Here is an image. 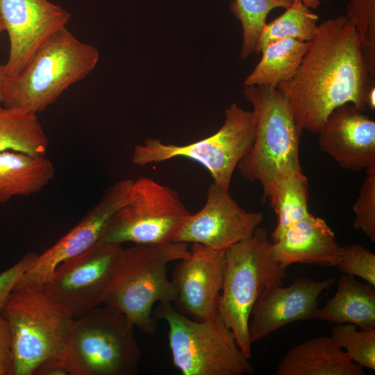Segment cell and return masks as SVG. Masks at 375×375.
Here are the masks:
<instances>
[{
	"label": "cell",
	"mask_w": 375,
	"mask_h": 375,
	"mask_svg": "<svg viewBox=\"0 0 375 375\" xmlns=\"http://www.w3.org/2000/svg\"><path fill=\"white\" fill-rule=\"evenodd\" d=\"M172 303H158L153 316L169 326L168 340L174 367L183 375H243L253 373L233 332L217 313L202 321L176 311Z\"/></svg>",
	"instance_id": "52a82bcc"
},
{
	"label": "cell",
	"mask_w": 375,
	"mask_h": 375,
	"mask_svg": "<svg viewBox=\"0 0 375 375\" xmlns=\"http://www.w3.org/2000/svg\"><path fill=\"white\" fill-rule=\"evenodd\" d=\"M99 59L94 47L63 27L38 47L18 74L6 77L2 104L24 112H42L71 85L89 74Z\"/></svg>",
	"instance_id": "7a4b0ae2"
},
{
	"label": "cell",
	"mask_w": 375,
	"mask_h": 375,
	"mask_svg": "<svg viewBox=\"0 0 375 375\" xmlns=\"http://www.w3.org/2000/svg\"><path fill=\"white\" fill-rule=\"evenodd\" d=\"M319 17L301 0H293L285 12L266 24L256 46V53L267 44L285 38L309 42L315 34Z\"/></svg>",
	"instance_id": "d4e9b609"
},
{
	"label": "cell",
	"mask_w": 375,
	"mask_h": 375,
	"mask_svg": "<svg viewBox=\"0 0 375 375\" xmlns=\"http://www.w3.org/2000/svg\"><path fill=\"white\" fill-rule=\"evenodd\" d=\"M366 172L367 176L360 186L353 205L355 215L353 226L375 242V168Z\"/></svg>",
	"instance_id": "f1b7e54d"
},
{
	"label": "cell",
	"mask_w": 375,
	"mask_h": 375,
	"mask_svg": "<svg viewBox=\"0 0 375 375\" xmlns=\"http://www.w3.org/2000/svg\"><path fill=\"white\" fill-rule=\"evenodd\" d=\"M310 45L293 38H285L265 46L262 57L244 81V85H278L289 81L296 74Z\"/></svg>",
	"instance_id": "7402d4cb"
},
{
	"label": "cell",
	"mask_w": 375,
	"mask_h": 375,
	"mask_svg": "<svg viewBox=\"0 0 375 375\" xmlns=\"http://www.w3.org/2000/svg\"><path fill=\"white\" fill-rule=\"evenodd\" d=\"M243 94L253 106L256 132L251 150L237 167L244 178L260 183L264 197L269 201L283 178L302 171L299 162L302 130L277 88L244 85Z\"/></svg>",
	"instance_id": "3957f363"
},
{
	"label": "cell",
	"mask_w": 375,
	"mask_h": 375,
	"mask_svg": "<svg viewBox=\"0 0 375 375\" xmlns=\"http://www.w3.org/2000/svg\"><path fill=\"white\" fill-rule=\"evenodd\" d=\"M318 133L320 149L343 169L375 168V122L353 104L334 109Z\"/></svg>",
	"instance_id": "e0dca14e"
},
{
	"label": "cell",
	"mask_w": 375,
	"mask_h": 375,
	"mask_svg": "<svg viewBox=\"0 0 375 375\" xmlns=\"http://www.w3.org/2000/svg\"><path fill=\"white\" fill-rule=\"evenodd\" d=\"M189 254L186 243L134 244L122 249L119 266L103 304L122 313L144 333L157 330L156 303L175 302L177 292L168 265Z\"/></svg>",
	"instance_id": "277c9868"
},
{
	"label": "cell",
	"mask_w": 375,
	"mask_h": 375,
	"mask_svg": "<svg viewBox=\"0 0 375 375\" xmlns=\"http://www.w3.org/2000/svg\"><path fill=\"white\" fill-rule=\"evenodd\" d=\"M285 268L275 258L267 231L257 228L249 238L228 248L217 314L233 332L238 347L251 358L249 322L252 308L268 288L282 285Z\"/></svg>",
	"instance_id": "5b68a950"
},
{
	"label": "cell",
	"mask_w": 375,
	"mask_h": 375,
	"mask_svg": "<svg viewBox=\"0 0 375 375\" xmlns=\"http://www.w3.org/2000/svg\"><path fill=\"white\" fill-rule=\"evenodd\" d=\"M53 163L45 156L15 151L0 153V203L14 196L40 192L53 178Z\"/></svg>",
	"instance_id": "44dd1931"
},
{
	"label": "cell",
	"mask_w": 375,
	"mask_h": 375,
	"mask_svg": "<svg viewBox=\"0 0 375 375\" xmlns=\"http://www.w3.org/2000/svg\"><path fill=\"white\" fill-rule=\"evenodd\" d=\"M33 375H70L60 357L48 358L42 362Z\"/></svg>",
	"instance_id": "d6a6232c"
},
{
	"label": "cell",
	"mask_w": 375,
	"mask_h": 375,
	"mask_svg": "<svg viewBox=\"0 0 375 375\" xmlns=\"http://www.w3.org/2000/svg\"><path fill=\"white\" fill-rule=\"evenodd\" d=\"M340 249L330 226L312 214L290 226L273 243L275 258L285 269L294 263L335 267Z\"/></svg>",
	"instance_id": "ac0fdd59"
},
{
	"label": "cell",
	"mask_w": 375,
	"mask_h": 375,
	"mask_svg": "<svg viewBox=\"0 0 375 375\" xmlns=\"http://www.w3.org/2000/svg\"><path fill=\"white\" fill-rule=\"evenodd\" d=\"M255 132L253 111L233 103L226 109L224 123L214 134L181 145L149 138L134 148L132 162L143 167L174 158H185L201 165L214 183L228 189L238 163L252 147Z\"/></svg>",
	"instance_id": "9c48e42d"
},
{
	"label": "cell",
	"mask_w": 375,
	"mask_h": 375,
	"mask_svg": "<svg viewBox=\"0 0 375 375\" xmlns=\"http://www.w3.org/2000/svg\"><path fill=\"white\" fill-rule=\"evenodd\" d=\"M38 255L35 252H28L14 265L0 273V316L19 280Z\"/></svg>",
	"instance_id": "4dcf8cb0"
},
{
	"label": "cell",
	"mask_w": 375,
	"mask_h": 375,
	"mask_svg": "<svg viewBox=\"0 0 375 375\" xmlns=\"http://www.w3.org/2000/svg\"><path fill=\"white\" fill-rule=\"evenodd\" d=\"M314 319L375 329V286L351 275H341L335 295L318 308Z\"/></svg>",
	"instance_id": "ffe728a7"
},
{
	"label": "cell",
	"mask_w": 375,
	"mask_h": 375,
	"mask_svg": "<svg viewBox=\"0 0 375 375\" xmlns=\"http://www.w3.org/2000/svg\"><path fill=\"white\" fill-rule=\"evenodd\" d=\"M0 15L10 40L7 77L18 74L38 47L65 27L71 17L47 0H0Z\"/></svg>",
	"instance_id": "5bb4252c"
},
{
	"label": "cell",
	"mask_w": 375,
	"mask_h": 375,
	"mask_svg": "<svg viewBox=\"0 0 375 375\" xmlns=\"http://www.w3.org/2000/svg\"><path fill=\"white\" fill-rule=\"evenodd\" d=\"M370 78L356 30L342 15L318 26L296 74L277 89L298 126L318 133L340 106L351 103L365 110Z\"/></svg>",
	"instance_id": "6da1fadb"
},
{
	"label": "cell",
	"mask_w": 375,
	"mask_h": 375,
	"mask_svg": "<svg viewBox=\"0 0 375 375\" xmlns=\"http://www.w3.org/2000/svg\"><path fill=\"white\" fill-rule=\"evenodd\" d=\"M347 18L355 27L360 41L366 67L371 78L375 74V0H351Z\"/></svg>",
	"instance_id": "83f0119b"
},
{
	"label": "cell",
	"mask_w": 375,
	"mask_h": 375,
	"mask_svg": "<svg viewBox=\"0 0 375 375\" xmlns=\"http://www.w3.org/2000/svg\"><path fill=\"white\" fill-rule=\"evenodd\" d=\"M293 0H234L231 10L242 28L240 58L256 53L260 34L265 26L269 13L278 8H287Z\"/></svg>",
	"instance_id": "484cf974"
},
{
	"label": "cell",
	"mask_w": 375,
	"mask_h": 375,
	"mask_svg": "<svg viewBox=\"0 0 375 375\" xmlns=\"http://www.w3.org/2000/svg\"><path fill=\"white\" fill-rule=\"evenodd\" d=\"M133 181L123 179L108 188L98 203L68 233L38 254L16 286L44 288L62 262L85 251L101 238L112 216L131 199Z\"/></svg>",
	"instance_id": "7c38bea8"
},
{
	"label": "cell",
	"mask_w": 375,
	"mask_h": 375,
	"mask_svg": "<svg viewBox=\"0 0 375 375\" xmlns=\"http://www.w3.org/2000/svg\"><path fill=\"white\" fill-rule=\"evenodd\" d=\"M331 337L344 349L348 357L362 367L375 370V329H362L352 324H337Z\"/></svg>",
	"instance_id": "4316f807"
},
{
	"label": "cell",
	"mask_w": 375,
	"mask_h": 375,
	"mask_svg": "<svg viewBox=\"0 0 375 375\" xmlns=\"http://www.w3.org/2000/svg\"><path fill=\"white\" fill-rule=\"evenodd\" d=\"M12 334L6 319L0 316V375H13Z\"/></svg>",
	"instance_id": "1f68e13d"
},
{
	"label": "cell",
	"mask_w": 375,
	"mask_h": 375,
	"mask_svg": "<svg viewBox=\"0 0 375 375\" xmlns=\"http://www.w3.org/2000/svg\"><path fill=\"white\" fill-rule=\"evenodd\" d=\"M6 73L5 69V65H0V106L2 104L3 101V88L4 81L6 78Z\"/></svg>",
	"instance_id": "e575fe53"
},
{
	"label": "cell",
	"mask_w": 375,
	"mask_h": 375,
	"mask_svg": "<svg viewBox=\"0 0 375 375\" xmlns=\"http://www.w3.org/2000/svg\"><path fill=\"white\" fill-rule=\"evenodd\" d=\"M1 316L11 330L13 375H33L44 360L61 358L72 319L44 288L15 287Z\"/></svg>",
	"instance_id": "ba28073f"
},
{
	"label": "cell",
	"mask_w": 375,
	"mask_h": 375,
	"mask_svg": "<svg viewBox=\"0 0 375 375\" xmlns=\"http://www.w3.org/2000/svg\"><path fill=\"white\" fill-rule=\"evenodd\" d=\"M335 267L344 274L361 278L375 286V254L360 244L341 247Z\"/></svg>",
	"instance_id": "f546056e"
},
{
	"label": "cell",
	"mask_w": 375,
	"mask_h": 375,
	"mask_svg": "<svg viewBox=\"0 0 375 375\" xmlns=\"http://www.w3.org/2000/svg\"><path fill=\"white\" fill-rule=\"evenodd\" d=\"M3 31H6L5 25L3 19L0 15V33Z\"/></svg>",
	"instance_id": "8d00e7d4"
},
{
	"label": "cell",
	"mask_w": 375,
	"mask_h": 375,
	"mask_svg": "<svg viewBox=\"0 0 375 375\" xmlns=\"http://www.w3.org/2000/svg\"><path fill=\"white\" fill-rule=\"evenodd\" d=\"M278 375H364L331 336L308 339L292 347L278 365Z\"/></svg>",
	"instance_id": "d6986e66"
},
{
	"label": "cell",
	"mask_w": 375,
	"mask_h": 375,
	"mask_svg": "<svg viewBox=\"0 0 375 375\" xmlns=\"http://www.w3.org/2000/svg\"><path fill=\"white\" fill-rule=\"evenodd\" d=\"M190 214L175 190L140 177L133 181L130 201L112 216L99 240L120 245L173 242Z\"/></svg>",
	"instance_id": "30bf717a"
},
{
	"label": "cell",
	"mask_w": 375,
	"mask_h": 375,
	"mask_svg": "<svg viewBox=\"0 0 375 375\" xmlns=\"http://www.w3.org/2000/svg\"><path fill=\"white\" fill-rule=\"evenodd\" d=\"M366 107L371 110L375 108V86L374 83L370 86L367 93Z\"/></svg>",
	"instance_id": "836d02e7"
},
{
	"label": "cell",
	"mask_w": 375,
	"mask_h": 375,
	"mask_svg": "<svg viewBox=\"0 0 375 375\" xmlns=\"http://www.w3.org/2000/svg\"><path fill=\"white\" fill-rule=\"evenodd\" d=\"M263 220L261 212H248L230 195L228 189L212 182L202 208L188 217L173 242L197 243L226 251L250 237Z\"/></svg>",
	"instance_id": "4fadbf2b"
},
{
	"label": "cell",
	"mask_w": 375,
	"mask_h": 375,
	"mask_svg": "<svg viewBox=\"0 0 375 375\" xmlns=\"http://www.w3.org/2000/svg\"><path fill=\"white\" fill-rule=\"evenodd\" d=\"M308 200V183L302 171L290 173L280 181L269 201L277 217L271 235L272 243L290 226L310 214Z\"/></svg>",
	"instance_id": "cb8c5ba5"
},
{
	"label": "cell",
	"mask_w": 375,
	"mask_h": 375,
	"mask_svg": "<svg viewBox=\"0 0 375 375\" xmlns=\"http://www.w3.org/2000/svg\"><path fill=\"white\" fill-rule=\"evenodd\" d=\"M49 140L37 113L0 106V153L45 156Z\"/></svg>",
	"instance_id": "603a6c76"
},
{
	"label": "cell",
	"mask_w": 375,
	"mask_h": 375,
	"mask_svg": "<svg viewBox=\"0 0 375 375\" xmlns=\"http://www.w3.org/2000/svg\"><path fill=\"white\" fill-rule=\"evenodd\" d=\"M123 247L99 240L61 262L44 284L45 292L72 319L103 304L116 274Z\"/></svg>",
	"instance_id": "8fae6325"
},
{
	"label": "cell",
	"mask_w": 375,
	"mask_h": 375,
	"mask_svg": "<svg viewBox=\"0 0 375 375\" xmlns=\"http://www.w3.org/2000/svg\"><path fill=\"white\" fill-rule=\"evenodd\" d=\"M135 326L102 304L72 319L61 356L70 375H135L140 349Z\"/></svg>",
	"instance_id": "8992f818"
},
{
	"label": "cell",
	"mask_w": 375,
	"mask_h": 375,
	"mask_svg": "<svg viewBox=\"0 0 375 375\" xmlns=\"http://www.w3.org/2000/svg\"><path fill=\"white\" fill-rule=\"evenodd\" d=\"M310 8H317L320 4L319 0H301Z\"/></svg>",
	"instance_id": "d590c367"
},
{
	"label": "cell",
	"mask_w": 375,
	"mask_h": 375,
	"mask_svg": "<svg viewBox=\"0 0 375 375\" xmlns=\"http://www.w3.org/2000/svg\"><path fill=\"white\" fill-rule=\"evenodd\" d=\"M320 1H332V0H319Z\"/></svg>",
	"instance_id": "74e56055"
},
{
	"label": "cell",
	"mask_w": 375,
	"mask_h": 375,
	"mask_svg": "<svg viewBox=\"0 0 375 375\" xmlns=\"http://www.w3.org/2000/svg\"><path fill=\"white\" fill-rule=\"evenodd\" d=\"M335 281V277L315 281L308 276H301L288 287L274 285L265 290L251 313L249 322L251 344L290 323L314 319L319 308V296Z\"/></svg>",
	"instance_id": "9a60e30c"
},
{
	"label": "cell",
	"mask_w": 375,
	"mask_h": 375,
	"mask_svg": "<svg viewBox=\"0 0 375 375\" xmlns=\"http://www.w3.org/2000/svg\"><path fill=\"white\" fill-rule=\"evenodd\" d=\"M225 251L193 243L188 256L180 260L174 270L175 302L195 320H206L217 313Z\"/></svg>",
	"instance_id": "2e32d148"
}]
</instances>
